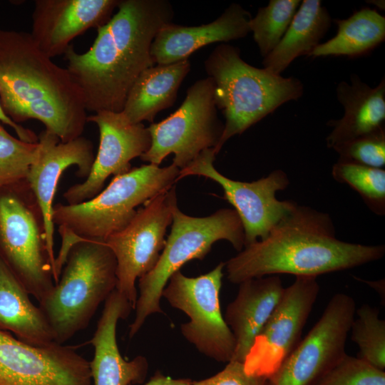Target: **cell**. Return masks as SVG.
<instances>
[{"label": "cell", "mask_w": 385, "mask_h": 385, "mask_svg": "<svg viewBox=\"0 0 385 385\" xmlns=\"http://www.w3.org/2000/svg\"><path fill=\"white\" fill-rule=\"evenodd\" d=\"M166 0H120L117 12L97 29L89 49L64 53L67 70L79 87L87 111L121 112L139 75L155 65L150 48L158 31L172 23Z\"/></svg>", "instance_id": "cell-1"}, {"label": "cell", "mask_w": 385, "mask_h": 385, "mask_svg": "<svg viewBox=\"0 0 385 385\" xmlns=\"http://www.w3.org/2000/svg\"><path fill=\"white\" fill-rule=\"evenodd\" d=\"M384 254L382 245L339 240L329 214L297 204L265 238L244 247L225 267L228 280L239 284L278 274L317 277L379 260Z\"/></svg>", "instance_id": "cell-2"}, {"label": "cell", "mask_w": 385, "mask_h": 385, "mask_svg": "<svg viewBox=\"0 0 385 385\" xmlns=\"http://www.w3.org/2000/svg\"><path fill=\"white\" fill-rule=\"evenodd\" d=\"M0 102L14 123L38 120L64 143L81 136L87 123L79 87L30 32L0 29Z\"/></svg>", "instance_id": "cell-3"}, {"label": "cell", "mask_w": 385, "mask_h": 385, "mask_svg": "<svg viewBox=\"0 0 385 385\" xmlns=\"http://www.w3.org/2000/svg\"><path fill=\"white\" fill-rule=\"evenodd\" d=\"M204 66L214 83L215 106L225 119L216 154L230 138L241 135L284 103L298 100L304 93L299 78L254 67L241 58L239 48L228 43L217 45Z\"/></svg>", "instance_id": "cell-4"}, {"label": "cell", "mask_w": 385, "mask_h": 385, "mask_svg": "<svg viewBox=\"0 0 385 385\" xmlns=\"http://www.w3.org/2000/svg\"><path fill=\"white\" fill-rule=\"evenodd\" d=\"M179 173L173 163L163 168L143 165L114 176L104 190L89 200L54 205L52 220L58 226L62 243L73 245L81 240L104 242L129 224L138 206L173 187Z\"/></svg>", "instance_id": "cell-5"}, {"label": "cell", "mask_w": 385, "mask_h": 385, "mask_svg": "<svg viewBox=\"0 0 385 385\" xmlns=\"http://www.w3.org/2000/svg\"><path fill=\"white\" fill-rule=\"evenodd\" d=\"M116 260L101 241L81 240L70 249L58 281L39 302L56 343L88 327L101 302L115 289Z\"/></svg>", "instance_id": "cell-6"}, {"label": "cell", "mask_w": 385, "mask_h": 385, "mask_svg": "<svg viewBox=\"0 0 385 385\" xmlns=\"http://www.w3.org/2000/svg\"><path fill=\"white\" fill-rule=\"evenodd\" d=\"M171 224L170 234L155 266L138 279L139 294L135 317L129 326L130 338L139 332L149 316L163 312L160 304L163 290L183 265L194 259L202 260L220 240L228 241L239 252L245 246L243 227L234 209H220L211 215L195 217L185 215L177 205Z\"/></svg>", "instance_id": "cell-7"}, {"label": "cell", "mask_w": 385, "mask_h": 385, "mask_svg": "<svg viewBox=\"0 0 385 385\" xmlns=\"http://www.w3.org/2000/svg\"><path fill=\"white\" fill-rule=\"evenodd\" d=\"M0 258L38 303L52 290L44 221L26 179L0 189Z\"/></svg>", "instance_id": "cell-8"}, {"label": "cell", "mask_w": 385, "mask_h": 385, "mask_svg": "<svg viewBox=\"0 0 385 385\" xmlns=\"http://www.w3.org/2000/svg\"><path fill=\"white\" fill-rule=\"evenodd\" d=\"M214 89L213 81L208 76L195 81L173 113L148 128L151 145L140 159L159 166L173 153V164L180 170L203 150H215L222 138L224 123L217 115Z\"/></svg>", "instance_id": "cell-9"}, {"label": "cell", "mask_w": 385, "mask_h": 385, "mask_svg": "<svg viewBox=\"0 0 385 385\" xmlns=\"http://www.w3.org/2000/svg\"><path fill=\"white\" fill-rule=\"evenodd\" d=\"M220 262L209 272L195 277L179 270L169 279L162 297L190 319L180 325L185 339L205 356L220 362L232 360L235 339L220 304L223 269Z\"/></svg>", "instance_id": "cell-10"}, {"label": "cell", "mask_w": 385, "mask_h": 385, "mask_svg": "<svg viewBox=\"0 0 385 385\" xmlns=\"http://www.w3.org/2000/svg\"><path fill=\"white\" fill-rule=\"evenodd\" d=\"M175 187L156 195L138 210L129 224L104 242L116 260L115 289L135 309V281L155 266L164 247L165 235L177 206Z\"/></svg>", "instance_id": "cell-11"}, {"label": "cell", "mask_w": 385, "mask_h": 385, "mask_svg": "<svg viewBox=\"0 0 385 385\" xmlns=\"http://www.w3.org/2000/svg\"><path fill=\"white\" fill-rule=\"evenodd\" d=\"M216 153L208 148L186 168L180 170L178 180L188 175H199L217 183L223 198L237 212L245 234V246L265 238L271 230L297 205L292 200H279L276 194L289 185L284 171L277 169L267 176L252 182L228 178L213 165Z\"/></svg>", "instance_id": "cell-12"}, {"label": "cell", "mask_w": 385, "mask_h": 385, "mask_svg": "<svg viewBox=\"0 0 385 385\" xmlns=\"http://www.w3.org/2000/svg\"><path fill=\"white\" fill-rule=\"evenodd\" d=\"M355 312L356 303L350 295L335 294L317 322L267 379L266 385H312L346 354Z\"/></svg>", "instance_id": "cell-13"}, {"label": "cell", "mask_w": 385, "mask_h": 385, "mask_svg": "<svg viewBox=\"0 0 385 385\" xmlns=\"http://www.w3.org/2000/svg\"><path fill=\"white\" fill-rule=\"evenodd\" d=\"M317 277H296L257 334L243 362L246 374L268 379L301 340L319 293Z\"/></svg>", "instance_id": "cell-14"}, {"label": "cell", "mask_w": 385, "mask_h": 385, "mask_svg": "<svg viewBox=\"0 0 385 385\" xmlns=\"http://www.w3.org/2000/svg\"><path fill=\"white\" fill-rule=\"evenodd\" d=\"M0 385H92L90 362L70 346H33L0 330Z\"/></svg>", "instance_id": "cell-15"}, {"label": "cell", "mask_w": 385, "mask_h": 385, "mask_svg": "<svg viewBox=\"0 0 385 385\" xmlns=\"http://www.w3.org/2000/svg\"><path fill=\"white\" fill-rule=\"evenodd\" d=\"M87 122L93 123L98 128V149L86 180L71 186L63 193L68 205L94 197L102 190L110 175L128 173L132 168L130 161L140 157L151 145L148 128L142 123L128 122L121 112L99 111L88 115Z\"/></svg>", "instance_id": "cell-16"}, {"label": "cell", "mask_w": 385, "mask_h": 385, "mask_svg": "<svg viewBox=\"0 0 385 385\" xmlns=\"http://www.w3.org/2000/svg\"><path fill=\"white\" fill-rule=\"evenodd\" d=\"M38 150L31 163L26 180L42 212L46 241L50 259L54 266L53 199L60 178L68 167H77L76 175L86 178L95 156L92 142L82 135L68 142H61L54 134L43 130L38 135Z\"/></svg>", "instance_id": "cell-17"}, {"label": "cell", "mask_w": 385, "mask_h": 385, "mask_svg": "<svg viewBox=\"0 0 385 385\" xmlns=\"http://www.w3.org/2000/svg\"><path fill=\"white\" fill-rule=\"evenodd\" d=\"M120 0H36L30 34L48 57L64 54L76 37L105 25Z\"/></svg>", "instance_id": "cell-18"}, {"label": "cell", "mask_w": 385, "mask_h": 385, "mask_svg": "<svg viewBox=\"0 0 385 385\" xmlns=\"http://www.w3.org/2000/svg\"><path fill=\"white\" fill-rule=\"evenodd\" d=\"M133 309L115 289L105 301L96 330L89 341L94 349L90 362L92 385H130L143 383L148 374V362L143 356L125 359L118 349L116 327Z\"/></svg>", "instance_id": "cell-19"}, {"label": "cell", "mask_w": 385, "mask_h": 385, "mask_svg": "<svg viewBox=\"0 0 385 385\" xmlns=\"http://www.w3.org/2000/svg\"><path fill=\"white\" fill-rule=\"evenodd\" d=\"M252 16L241 5L232 3L213 21L200 26L169 23L155 35L150 55L155 64L184 61L195 51L213 43L245 38L250 32Z\"/></svg>", "instance_id": "cell-20"}, {"label": "cell", "mask_w": 385, "mask_h": 385, "mask_svg": "<svg viewBox=\"0 0 385 385\" xmlns=\"http://www.w3.org/2000/svg\"><path fill=\"white\" fill-rule=\"evenodd\" d=\"M284 288L277 275L245 280L224 319L235 339L233 361L243 363L254 341L276 308Z\"/></svg>", "instance_id": "cell-21"}, {"label": "cell", "mask_w": 385, "mask_h": 385, "mask_svg": "<svg viewBox=\"0 0 385 385\" xmlns=\"http://www.w3.org/2000/svg\"><path fill=\"white\" fill-rule=\"evenodd\" d=\"M338 101L344 108L340 119L331 120L327 125L333 128L326 138L329 148L372 133L384 127L385 79L370 87L356 74L350 83L339 82L336 88Z\"/></svg>", "instance_id": "cell-22"}, {"label": "cell", "mask_w": 385, "mask_h": 385, "mask_svg": "<svg viewBox=\"0 0 385 385\" xmlns=\"http://www.w3.org/2000/svg\"><path fill=\"white\" fill-rule=\"evenodd\" d=\"M190 70L188 59L144 70L131 87L121 113L131 123H153L162 110L171 107L178 91Z\"/></svg>", "instance_id": "cell-23"}, {"label": "cell", "mask_w": 385, "mask_h": 385, "mask_svg": "<svg viewBox=\"0 0 385 385\" xmlns=\"http://www.w3.org/2000/svg\"><path fill=\"white\" fill-rule=\"evenodd\" d=\"M0 330L13 332L18 339L40 346L54 341L51 327L29 293L0 258Z\"/></svg>", "instance_id": "cell-24"}, {"label": "cell", "mask_w": 385, "mask_h": 385, "mask_svg": "<svg viewBox=\"0 0 385 385\" xmlns=\"http://www.w3.org/2000/svg\"><path fill=\"white\" fill-rule=\"evenodd\" d=\"M332 17L319 0H303L283 37L263 58V68L279 76L297 57L309 53L331 26Z\"/></svg>", "instance_id": "cell-25"}, {"label": "cell", "mask_w": 385, "mask_h": 385, "mask_svg": "<svg viewBox=\"0 0 385 385\" xmlns=\"http://www.w3.org/2000/svg\"><path fill=\"white\" fill-rule=\"evenodd\" d=\"M337 34L319 43L308 56L357 57L367 54L385 40V17L376 10L363 8L344 19H334Z\"/></svg>", "instance_id": "cell-26"}, {"label": "cell", "mask_w": 385, "mask_h": 385, "mask_svg": "<svg viewBox=\"0 0 385 385\" xmlns=\"http://www.w3.org/2000/svg\"><path fill=\"white\" fill-rule=\"evenodd\" d=\"M300 4V0H270L251 18L250 29L263 58L280 41Z\"/></svg>", "instance_id": "cell-27"}, {"label": "cell", "mask_w": 385, "mask_h": 385, "mask_svg": "<svg viewBox=\"0 0 385 385\" xmlns=\"http://www.w3.org/2000/svg\"><path fill=\"white\" fill-rule=\"evenodd\" d=\"M334 179L356 191L368 208L376 215H385V170L337 161L332 167Z\"/></svg>", "instance_id": "cell-28"}, {"label": "cell", "mask_w": 385, "mask_h": 385, "mask_svg": "<svg viewBox=\"0 0 385 385\" xmlns=\"http://www.w3.org/2000/svg\"><path fill=\"white\" fill-rule=\"evenodd\" d=\"M350 327L351 339L359 349L357 357L373 366L385 369V321L379 312L369 304L356 309Z\"/></svg>", "instance_id": "cell-29"}, {"label": "cell", "mask_w": 385, "mask_h": 385, "mask_svg": "<svg viewBox=\"0 0 385 385\" xmlns=\"http://www.w3.org/2000/svg\"><path fill=\"white\" fill-rule=\"evenodd\" d=\"M38 150V142L11 135L0 122V189L26 179Z\"/></svg>", "instance_id": "cell-30"}, {"label": "cell", "mask_w": 385, "mask_h": 385, "mask_svg": "<svg viewBox=\"0 0 385 385\" xmlns=\"http://www.w3.org/2000/svg\"><path fill=\"white\" fill-rule=\"evenodd\" d=\"M312 385H385V371L345 354Z\"/></svg>", "instance_id": "cell-31"}, {"label": "cell", "mask_w": 385, "mask_h": 385, "mask_svg": "<svg viewBox=\"0 0 385 385\" xmlns=\"http://www.w3.org/2000/svg\"><path fill=\"white\" fill-rule=\"evenodd\" d=\"M339 160L382 168L385 165V128L342 143L333 148Z\"/></svg>", "instance_id": "cell-32"}, {"label": "cell", "mask_w": 385, "mask_h": 385, "mask_svg": "<svg viewBox=\"0 0 385 385\" xmlns=\"http://www.w3.org/2000/svg\"><path fill=\"white\" fill-rule=\"evenodd\" d=\"M267 380L265 377L246 374L243 363L232 360L217 374L193 381L192 385H266Z\"/></svg>", "instance_id": "cell-33"}, {"label": "cell", "mask_w": 385, "mask_h": 385, "mask_svg": "<svg viewBox=\"0 0 385 385\" xmlns=\"http://www.w3.org/2000/svg\"><path fill=\"white\" fill-rule=\"evenodd\" d=\"M0 122L11 127L16 133L18 138L29 143L38 142V135L32 130L14 123L4 111L0 102Z\"/></svg>", "instance_id": "cell-34"}, {"label": "cell", "mask_w": 385, "mask_h": 385, "mask_svg": "<svg viewBox=\"0 0 385 385\" xmlns=\"http://www.w3.org/2000/svg\"><path fill=\"white\" fill-rule=\"evenodd\" d=\"M192 383L193 381L188 379H175L157 371L144 385H192Z\"/></svg>", "instance_id": "cell-35"}, {"label": "cell", "mask_w": 385, "mask_h": 385, "mask_svg": "<svg viewBox=\"0 0 385 385\" xmlns=\"http://www.w3.org/2000/svg\"><path fill=\"white\" fill-rule=\"evenodd\" d=\"M359 280H361L363 281L364 282H366L368 284H369V285L371 286L372 288H374L378 293L380 295V297L382 298L383 297V300H384V280H379V281H375V282H369V281H366V280H362V279H359Z\"/></svg>", "instance_id": "cell-36"}, {"label": "cell", "mask_w": 385, "mask_h": 385, "mask_svg": "<svg viewBox=\"0 0 385 385\" xmlns=\"http://www.w3.org/2000/svg\"><path fill=\"white\" fill-rule=\"evenodd\" d=\"M366 2H370L369 4H371L374 6H376L377 8H379L380 9L384 10V1L381 0H371V1H366Z\"/></svg>", "instance_id": "cell-37"}]
</instances>
